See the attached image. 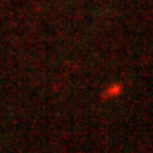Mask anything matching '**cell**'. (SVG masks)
Returning a JSON list of instances; mask_svg holds the SVG:
<instances>
[{"label":"cell","instance_id":"1","mask_svg":"<svg viewBox=\"0 0 153 153\" xmlns=\"http://www.w3.org/2000/svg\"><path fill=\"white\" fill-rule=\"evenodd\" d=\"M122 91H123V85H120V83H111V85H108V86L102 91L101 100H111V98L120 95Z\"/></svg>","mask_w":153,"mask_h":153}]
</instances>
